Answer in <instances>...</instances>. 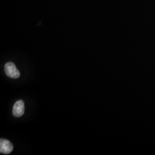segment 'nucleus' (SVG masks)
<instances>
[{"instance_id":"obj_1","label":"nucleus","mask_w":155,"mask_h":155,"mask_svg":"<svg viewBox=\"0 0 155 155\" xmlns=\"http://www.w3.org/2000/svg\"><path fill=\"white\" fill-rule=\"evenodd\" d=\"M5 72L6 75L13 79H17L20 77V73L17 70L15 64L12 62H8L5 65Z\"/></svg>"},{"instance_id":"obj_3","label":"nucleus","mask_w":155,"mask_h":155,"mask_svg":"<svg viewBox=\"0 0 155 155\" xmlns=\"http://www.w3.org/2000/svg\"><path fill=\"white\" fill-rule=\"evenodd\" d=\"M13 150V146L11 142L6 139L0 140V152L4 154H9Z\"/></svg>"},{"instance_id":"obj_2","label":"nucleus","mask_w":155,"mask_h":155,"mask_svg":"<svg viewBox=\"0 0 155 155\" xmlns=\"http://www.w3.org/2000/svg\"><path fill=\"white\" fill-rule=\"evenodd\" d=\"M25 111L24 102L22 100H18L15 104L13 107V115L16 117L22 116Z\"/></svg>"}]
</instances>
